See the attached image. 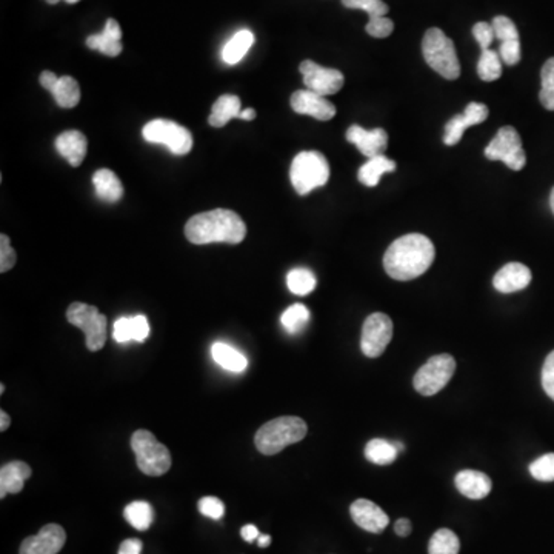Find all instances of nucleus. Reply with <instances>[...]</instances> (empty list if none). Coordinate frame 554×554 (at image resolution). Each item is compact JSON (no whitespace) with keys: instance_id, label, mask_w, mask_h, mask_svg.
<instances>
[{"instance_id":"5fc2aeb1","label":"nucleus","mask_w":554,"mask_h":554,"mask_svg":"<svg viewBox=\"0 0 554 554\" xmlns=\"http://www.w3.org/2000/svg\"><path fill=\"white\" fill-rule=\"evenodd\" d=\"M272 544V536H268V534H262L257 539V545L261 547V549H265L268 545Z\"/></svg>"},{"instance_id":"72a5a7b5","label":"nucleus","mask_w":554,"mask_h":554,"mask_svg":"<svg viewBox=\"0 0 554 554\" xmlns=\"http://www.w3.org/2000/svg\"><path fill=\"white\" fill-rule=\"evenodd\" d=\"M459 550H460L459 538L448 528L437 530L428 545L430 554H459Z\"/></svg>"},{"instance_id":"8fccbe9b","label":"nucleus","mask_w":554,"mask_h":554,"mask_svg":"<svg viewBox=\"0 0 554 554\" xmlns=\"http://www.w3.org/2000/svg\"><path fill=\"white\" fill-rule=\"evenodd\" d=\"M240 536H242L244 541H246V542H253V541L259 539L261 534H259V530H257V527H255L253 523H248V525L242 527V530H240Z\"/></svg>"},{"instance_id":"49530a36","label":"nucleus","mask_w":554,"mask_h":554,"mask_svg":"<svg viewBox=\"0 0 554 554\" xmlns=\"http://www.w3.org/2000/svg\"><path fill=\"white\" fill-rule=\"evenodd\" d=\"M131 333H133V341L144 342L149 336L148 319L142 315L133 316L131 317Z\"/></svg>"},{"instance_id":"0eeeda50","label":"nucleus","mask_w":554,"mask_h":554,"mask_svg":"<svg viewBox=\"0 0 554 554\" xmlns=\"http://www.w3.org/2000/svg\"><path fill=\"white\" fill-rule=\"evenodd\" d=\"M67 319L71 326L85 333L86 348L99 352L107 341V317L93 305L75 302L67 309Z\"/></svg>"},{"instance_id":"ddd939ff","label":"nucleus","mask_w":554,"mask_h":554,"mask_svg":"<svg viewBox=\"0 0 554 554\" xmlns=\"http://www.w3.org/2000/svg\"><path fill=\"white\" fill-rule=\"evenodd\" d=\"M487 118H488V107L479 102H471L465 107L462 114H458L451 121H448L445 125V134H443V144L447 147L459 144V140L462 138L469 127L485 122Z\"/></svg>"},{"instance_id":"473e14b6","label":"nucleus","mask_w":554,"mask_h":554,"mask_svg":"<svg viewBox=\"0 0 554 554\" xmlns=\"http://www.w3.org/2000/svg\"><path fill=\"white\" fill-rule=\"evenodd\" d=\"M478 75L484 82H493L502 76L501 56L495 49H482L478 62Z\"/></svg>"},{"instance_id":"6ab92c4d","label":"nucleus","mask_w":554,"mask_h":554,"mask_svg":"<svg viewBox=\"0 0 554 554\" xmlns=\"http://www.w3.org/2000/svg\"><path fill=\"white\" fill-rule=\"evenodd\" d=\"M121 39H122V30L118 21L108 19L103 31L99 34H91L90 38L86 39V47L90 49H97L110 58H118L119 54L122 53Z\"/></svg>"},{"instance_id":"a211bd4d","label":"nucleus","mask_w":554,"mask_h":554,"mask_svg":"<svg viewBox=\"0 0 554 554\" xmlns=\"http://www.w3.org/2000/svg\"><path fill=\"white\" fill-rule=\"evenodd\" d=\"M532 282V272L519 262H510L496 273L493 285L502 294H512L525 288Z\"/></svg>"},{"instance_id":"f257e3e1","label":"nucleus","mask_w":554,"mask_h":554,"mask_svg":"<svg viewBox=\"0 0 554 554\" xmlns=\"http://www.w3.org/2000/svg\"><path fill=\"white\" fill-rule=\"evenodd\" d=\"M434 255V246L426 236L419 233L402 236L385 251V272L395 281H411L432 267Z\"/></svg>"},{"instance_id":"c03bdc74","label":"nucleus","mask_w":554,"mask_h":554,"mask_svg":"<svg viewBox=\"0 0 554 554\" xmlns=\"http://www.w3.org/2000/svg\"><path fill=\"white\" fill-rule=\"evenodd\" d=\"M542 387L550 399L554 400V352L550 353L542 368Z\"/></svg>"},{"instance_id":"7ed1b4c3","label":"nucleus","mask_w":554,"mask_h":554,"mask_svg":"<svg viewBox=\"0 0 554 554\" xmlns=\"http://www.w3.org/2000/svg\"><path fill=\"white\" fill-rule=\"evenodd\" d=\"M307 424L296 416H282L259 428L255 437L256 448L265 456L281 453L288 445L298 443L307 436Z\"/></svg>"},{"instance_id":"7c9ffc66","label":"nucleus","mask_w":554,"mask_h":554,"mask_svg":"<svg viewBox=\"0 0 554 554\" xmlns=\"http://www.w3.org/2000/svg\"><path fill=\"white\" fill-rule=\"evenodd\" d=\"M316 276L307 268H294L288 273L287 287L296 296H308L315 291Z\"/></svg>"},{"instance_id":"a19ab883","label":"nucleus","mask_w":554,"mask_h":554,"mask_svg":"<svg viewBox=\"0 0 554 554\" xmlns=\"http://www.w3.org/2000/svg\"><path fill=\"white\" fill-rule=\"evenodd\" d=\"M16 251L13 250L10 237L6 235L0 236V273L10 272L16 265Z\"/></svg>"},{"instance_id":"37998d69","label":"nucleus","mask_w":554,"mask_h":554,"mask_svg":"<svg viewBox=\"0 0 554 554\" xmlns=\"http://www.w3.org/2000/svg\"><path fill=\"white\" fill-rule=\"evenodd\" d=\"M473 36H475L476 42L479 43L480 49H490V45L495 40V30L491 23L487 22H478L475 27H473Z\"/></svg>"},{"instance_id":"de8ad7c7","label":"nucleus","mask_w":554,"mask_h":554,"mask_svg":"<svg viewBox=\"0 0 554 554\" xmlns=\"http://www.w3.org/2000/svg\"><path fill=\"white\" fill-rule=\"evenodd\" d=\"M144 544L138 539H127L121 544L119 554H142Z\"/></svg>"},{"instance_id":"09e8293b","label":"nucleus","mask_w":554,"mask_h":554,"mask_svg":"<svg viewBox=\"0 0 554 554\" xmlns=\"http://www.w3.org/2000/svg\"><path fill=\"white\" fill-rule=\"evenodd\" d=\"M39 80H40V85H42L45 90H49V93H51V91H53L54 85L58 84V80H59V77L54 75L53 71H43L42 75H40V77H39Z\"/></svg>"},{"instance_id":"2f4dec72","label":"nucleus","mask_w":554,"mask_h":554,"mask_svg":"<svg viewBox=\"0 0 554 554\" xmlns=\"http://www.w3.org/2000/svg\"><path fill=\"white\" fill-rule=\"evenodd\" d=\"M309 317H311L309 309L305 305L294 304L283 311L282 316H281V322L290 335H298L307 326Z\"/></svg>"},{"instance_id":"412c9836","label":"nucleus","mask_w":554,"mask_h":554,"mask_svg":"<svg viewBox=\"0 0 554 554\" xmlns=\"http://www.w3.org/2000/svg\"><path fill=\"white\" fill-rule=\"evenodd\" d=\"M456 488L460 495L469 497V499H484L490 495L491 479L482 471H475V469H462L456 475L454 479Z\"/></svg>"},{"instance_id":"864d4df0","label":"nucleus","mask_w":554,"mask_h":554,"mask_svg":"<svg viewBox=\"0 0 554 554\" xmlns=\"http://www.w3.org/2000/svg\"><path fill=\"white\" fill-rule=\"evenodd\" d=\"M256 118V112L253 110V108H248V110H242L240 112V118L244 119V121H253V119Z\"/></svg>"},{"instance_id":"1a4fd4ad","label":"nucleus","mask_w":554,"mask_h":554,"mask_svg":"<svg viewBox=\"0 0 554 554\" xmlns=\"http://www.w3.org/2000/svg\"><path fill=\"white\" fill-rule=\"evenodd\" d=\"M456 361L450 354L433 356L421 370L416 373L413 385L422 396H434L445 389V385L453 378Z\"/></svg>"},{"instance_id":"6e6d98bb","label":"nucleus","mask_w":554,"mask_h":554,"mask_svg":"<svg viewBox=\"0 0 554 554\" xmlns=\"http://www.w3.org/2000/svg\"><path fill=\"white\" fill-rule=\"evenodd\" d=\"M550 207H551V211H553L554 214V187L553 190H551V194H550Z\"/></svg>"},{"instance_id":"a878e982","label":"nucleus","mask_w":554,"mask_h":554,"mask_svg":"<svg viewBox=\"0 0 554 554\" xmlns=\"http://www.w3.org/2000/svg\"><path fill=\"white\" fill-rule=\"evenodd\" d=\"M395 170V160L389 159L385 156H378V157L368 160L367 164L361 166V170L357 173V179L365 187H378L380 177L387 173H393Z\"/></svg>"},{"instance_id":"b1692460","label":"nucleus","mask_w":554,"mask_h":554,"mask_svg":"<svg viewBox=\"0 0 554 554\" xmlns=\"http://www.w3.org/2000/svg\"><path fill=\"white\" fill-rule=\"evenodd\" d=\"M240 112H242V108H240L239 97L233 96V94H224L214 102L208 122L211 127L222 129L231 119H239Z\"/></svg>"},{"instance_id":"603ef678","label":"nucleus","mask_w":554,"mask_h":554,"mask_svg":"<svg viewBox=\"0 0 554 554\" xmlns=\"http://www.w3.org/2000/svg\"><path fill=\"white\" fill-rule=\"evenodd\" d=\"M11 419L10 416L6 415L5 411H0V430L6 432V428L10 426Z\"/></svg>"},{"instance_id":"a18cd8bd","label":"nucleus","mask_w":554,"mask_h":554,"mask_svg":"<svg viewBox=\"0 0 554 554\" xmlns=\"http://www.w3.org/2000/svg\"><path fill=\"white\" fill-rule=\"evenodd\" d=\"M112 337L119 344H127L133 341V333H131V317H121L114 324L112 330Z\"/></svg>"},{"instance_id":"4d7b16f0","label":"nucleus","mask_w":554,"mask_h":554,"mask_svg":"<svg viewBox=\"0 0 554 554\" xmlns=\"http://www.w3.org/2000/svg\"><path fill=\"white\" fill-rule=\"evenodd\" d=\"M49 5H56V4H59L60 0H47Z\"/></svg>"},{"instance_id":"5701e85b","label":"nucleus","mask_w":554,"mask_h":554,"mask_svg":"<svg viewBox=\"0 0 554 554\" xmlns=\"http://www.w3.org/2000/svg\"><path fill=\"white\" fill-rule=\"evenodd\" d=\"M93 185L97 196L105 202L114 203L122 199V182L108 168L96 171V174L93 176Z\"/></svg>"},{"instance_id":"79ce46f5","label":"nucleus","mask_w":554,"mask_h":554,"mask_svg":"<svg viewBox=\"0 0 554 554\" xmlns=\"http://www.w3.org/2000/svg\"><path fill=\"white\" fill-rule=\"evenodd\" d=\"M499 56H501L502 62L513 67L521 62V39L519 40H506V42H501L499 47Z\"/></svg>"},{"instance_id":"13d9d810","label":"nucleus","mask_w":554,"mask_h":554,"mask_svg":"<svg viewBox=\"0 0 554 554\" xmlns=\"http://www.w3.org/2000/svg\"><path fill=\"white\" fill-rule=\"evenodd\" d=\"M65 2H67V4H69V5H73V4H77L79 0H65Z\"/></svg>"},{"instance_id":"c756f323","label":"nucleus","mask_w":554,"mask_h":554,"mask_svg":"<svg viewBox=\"0 0 554 554\" xmlns=\"http://www.w3.org/2000/svg\"><path fill=\"white\" fill-rule=\"evenodd\" d=\"M123 516L131 527L138 532H147L151 523L155 521V510L149 505L148 502L136 501L127 505Z\"/></svg>"},{"instance_id":"f8f14e48","label":"nucleus","mask_w":554,"mask_h":554,"mask_svg":"<svg viewBox=\"0 0 554 554\" xmlns=\"http://www.w3.org/2000/svg\"><path fill=\"white\" fill-rule=\"evenodd\" d=\"M300 73L304 77V84L307 90L315 91L320 96H331L336 94L344 86V75L339 69L326 68L320 67L313 60H304L300 67Z\"/></svg>"},{"instance_id":"9d476101","label":"nucleus","mask_w":554,"mask_h":554,"mask_svg":"<svg viewBox=\"0 0 554 554\" xmlns=\"http://www.w3.org/2000/svg\"><path fill=\"white\" fill-rule=\"evenodd\" d=\"M488 160H501L510 170L521 171L527 164L523 140L513 127H502L488 147L485 148Z\"/></svg>"},{"instance_id":"39448f33","label":"nucleus","mask_w":554,"mask_h":554,"mask_svg":"<svg viewBox=\"0 0 554 554\" xmlns=\"http://www.w3.org/2000/svg\"><path fill=\"white\" fill-rule=\"evenodd\" d=\"M290 179L300 196L324 187L330 179L328 160L319 151H302L291 162Z\"/></svg>"},{"instance_id":"c9c22d12","label":"nucleus","mask_w":554,"mask_h":554,"mask_svg":"<svg viewBox=\"0 0 554 554\" xmlns=\"http://www.w3.org/2000/svg\"><path fill=\"white\" fill-rule=\"evenodd\" d=\"M342 5L350 10H362L370 19L387 16L389 8L382 0H342Z\"/></svg>"},{"instance_id":"e433bc0d","label":"nucleus","mask_w":554,"mask_h":554,"mask_svg":"<svg viewBox=\"0 0 554 554\" xmlns=\"http://www.w3.org/2000/svg\"><path fill=\"white\" fill-rule=\"evenodd\" d=\"M530 473L534 479L541 482H553L554 480V453L544 454L536 459L530 465Z\"/></svg>"},{"instance_id":"dca6fc26","label":"nucleus","mask_w":554,"mask_h":554,"mask_svg":"<svg viewBox=\"0 0 554 554\" xmlns=\"http://www.w3.org/2000/svg\"><path fill=\"white\" fill-rule=\"evenodd\" d=\"M346 140L356 145L365 157L373 159L384 156L389 145V134L382 129L365 130L361 125H352L346 131Z\"/></svg>"},{"instance_id":"3c124183","label":"nucleus","mask_w":554,"mask_h":554,"mask_svg":"<svg viewBox=\"0 0 554 554\" xmlns=\"http://www.w3.org/2000/svg\"><path fill=\"white\" fill-rule=\"evenodd\" d=\"M395 530L398 536H400V538H407V536H410L413 527H411V523L408 519L402 517V519H399V521L395 523Z\"/></svg>"},{"instance_id":"58836bf2","label":"nucleus","mask_w":554,"mask_h":554,"mask_svg":"<svg viewBox=\"0 0 554 554\" xmlns=\"http://www.w3.org/2000/svg\"><path fill=\"white\" fill-rule=\"evenodd\" d=\"M199 512L202 513L203 516L210 517L213 521H219L225 514L224 502L218 497H214V496H205L199 501Z\"/></svg>"},{"instance_id":"f3484780","label":"nucleus","mask_w":554,"mask_h":554,"mask_svg":"<svg viewBox=\"0 0 554 554\" xmlns=\"http://www.w3.org/2000/svg\"><path fill=\"white\" fill-rule=\"evenodd\" d=\"M353 521L357 527L362 528L368 533H382L389 527V517L387 513L368 499H357L350 506Z\"/></svg>"},{"instance_id":"4be33fe9","label":"nucleus","mask_w":554,"mask_h":554,"mask_svg":"<svg viewBox=\"0 0 554 554\" xmlns=\"http://www.w3.org/2000/svg\"><path fill=\"white\" fill-rule=\"evenodd\" d=\"M30 465L22 460H13L4 465L0 469V497L4 499L6 495H17L23 490L25 480L31 478Z\"/></svg>"},{"instance_id":"ea45409f","label":"nucleus","mask_w":554,"mask_h":554,"mask_svg":"<svg viewBox=\"0 0 554 554\" xmlns=\"http://www.w3.org/2000/svg\"><path fill=\"white\" fill-rule=\"evenodd\" d=\"M365 30L371 38H389V34L395 30V23L389 17H376V19L368 21Z\"/></svg>"},{"instance_id":"2eb2a0df","label":"nucleus","mask_w":554,"mask_h":554,"mask_svg":"<svg viewBox=\"0 0 554 554\" xmlns=\"http://www.w3.org/2000/svg\"><path fill=\"white\" fill-rule=\"evenodd\" d=\"M290 103L298 114H307L322 122H326L336 116V107L326 96H320L315 91H296L290 99Z\"/></svg>"},{"instance_id":"423d86ee","label":"nucleus","mask_w":554,"mask_h":554,"mask_svg":"<svg viewBox=\"0 0 554 554\" xmlns=\"http://www.w3.org/2000/svg\"><path fill=\"white\" fill-rule=\"evenodd\" d=\"M131 448L136 454V462L144 475H165L171 469L170 450L156 439L148 430H138L131 437Z\"/></svg>"},{"instance_id":"bb28decb","label":"nucleus","mask_w":554,"mask_h":554,"mask_svg":"<svg viewBox=\"0 0 554 554\" xmlns=\"http://www.w3.org/2000/svg\"><path fill=\"white\" fill-rule=\"evenodd\" d=\"M253 43H255V34L250 30H240L236 32L222 49V59L225 64H239L240 60L244 59L246 54L250 51Z\"/></svg>"},{"instance_id":"aec40b11","label":"nucleus","mask_w":554,"mask_h":554,"mask_svg":"<svg viewBox=\"0 0 554 554\" xmlns=\"http://www.w3.org/2000/svg\"><path fill=\"white\" fill-rule=\"evenodd\" d=\"M56 149L71 166H80L88 151V140L85 134L69 130L56 138Z\"/></svg>"},{"instance_id":"f03ea898","label":"nucleus","mask_w":554,"mask_h":554,"mask_svg":"<svg viewBox=\"0 0 554 554\" xmlns=\"http://www.w3.org/2000/svg\"><path fill=\"white\" fill-rule=\"evenodd\" d=\"M185 236L194 246H207L213 242L237 246L246 239V225L239 214L219 208L192 216L185 225Z\"/></svg>"},{"instance_id":"393cba45","label":"nucleus","mask_w":554,"mask_h":554,"mask_svg":"<svg viewBox=\"0 0 554 554\" xmlns=\"http://www.w3.org/2000/svg\"><path fill=\"white\" fill-rule=\"evenodd\" d=\"M211 354H213L214 362L227 371L242 373L248 367L246 357L239 350H236L235 346L224 344V342H216L211 348Z\"/></svg>"},{"instance_id":"cd10ccee","label":"nucleus","mask_w":554,"mask_h":554,"mask_svg":"<svg viewBox=\"0 0 554 554\" xmlns=\"http://www.w3.org/2000/svg\"><path fill=\"white\" fill-rule=\"evenodd\" d=\"M400 451L395 442H389L385 439H373L365 447V458L376 465H389L395 462Z\"/></svg>"},{"instance_id":"9b49d317","label":"nucleus","mask_w":554,"mask_h":554,"mask_svg":"<svg viewBox=\"0 0 554 554\" xmlns=\"http://www.w3.org/2000/svg\"><path fill=\"white\" fill-rule=\"evenodd\" d=\"M393 337V320L384 313H373L368 316L362 326L361 348L367 357H379L387 350Z\"/></svg>"},{"instance_id":"4468645a","label":"nucleus","mask_w":554,"mask_h":554,"mask_svg":"<svg viewBox=\"0 0 554 554\" xmlns=\"http://www.w3.org/2000/svg\"><path fill=\"white\" fill-rule=\"evenodd\" d=\"M67 533L58 523H49L36 536L27 538L21 545L19 554H58L64 549Z\"/></svg>"},{"instance_id":"20e7f679","label":"nucleus","mask_w":554,"mask_h":554,"mask_svg":"<svg viewBox=\"0 0 554 554\" xmlns=\"http://www.w3.org/2000/svg\"><path fill=\"white\" fill-rule=\"evenodd\" d=\"M422 54L426 64L448 80L458 79L460 64L451 39L439 28H430L422 40Z\"/></svg>"},{"instance_id":"f704fd0d","label":"nucleus","mask_w":554,"mask_h":554,"mask_svg":"<svg viewBox=\"0 0 554 554\" xmlns=\"http://www.w3.org/2000/svg\"><path fill=\"white\" fill-rule=\"evenodd\" d=\"M542 88L539 93V101L544 105L545 110L554 112V58L547 60L542 71H541Z\"/></svg>"},{"instance_id":"c85d7f7f","label":"nucleus","mask_w":554,"mask_h":554,"mask_svg":"<svg viewBox=\"0 0 554 554\" xmlns=\"http://www.w3.org/2000/svg\"><path fill=\"white\" fill-rule=\"evenodd\" d=\"M51 94L60 108H75L80 102L79 84L69 76H62L54 85Z\"/></svg>"},{"instance_id":"6e6552de","label":"nucleus","mask_w":554,"mask_h":554,"mask_svg":"<svg viewBox=\"0 0 554 554\" xmlns=\"http://www.w3.org/2000/svg\"><path fill=\"white\" fill-rule=\"evenodd\" d=\"M142 136L149 144L165 145L173 155H188L192 148V136L185 127L166 119H156L145 125Z\"/></svg>"},{"instance_id":"4c0bfd02","label":"nucleus","mask_w":554,"mask_h":554,"mask_svg":"<svg viewBox=\"0 0 554 554\" xmlns=\"http://www.w3.org/2000/svg\"><path fill=\"white\" fill-rule=\"evenodd\" d=\"M495 36L499 42H506V40H519V31L512 19L506 16H496L491 22Z\"/></svg>"}]
</instances>
